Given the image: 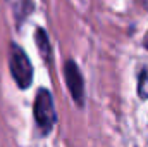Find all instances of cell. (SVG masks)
I'll return each mask as SVG.
<instances>
[{"label": "cell", "mask_w": 148, "mask_h": 147, "mask_svg": "<svg viewBox=\"0 0 148 147\" xmlns=\"http://www.w3.org/2000/svg\"><path fill=\"white\" fill-rule=\"evenodd\" d=\"M35 119L43 133H48L55 123V107L48 90L41 88L35 99Z\"/></svg>", "instance_id": "2"}, {"label": "cell", "mask_w": 148, "mask_h": 147, "mask_svg": "<svg viewBox=\"0 0 148 147\" xmlns=\"http://www.w3.org/2000/svg\"><path fill=\"white\" fill-rule=\"evenodd\" d=\"M138 90H140V95H141L143 99H147V97H148V68L141 73V76H140Z\"/></svg>", "instance_id": "6"}, {"label": "cell", "mask_w": 148, "mask_h": 147, "mask_svg": "<svg viewBox=\"0 0 148 147\" xmlns=\"http://www.w3.org/2000/svg\"><path fill=\"white\" fill-rule=\"evenodd\" d=\"M35 40H36V45L40 49V54L43 55L45 61H50V55H52V49H50V42H48V37L45 33V30L38 28L36 35H35Z\"/></svg>", "instance_id": "5"}, {"label": "cell", "mask_w": 148, "mask_h": 147, "mask_svg": "<svg viewBox=\"0 0 148 147\" xmlns=\"http://www.w3.org/2000/svg\"><path fill=\"white\" fill-rule=\"evenodd\" d=\"M5 2L10 7V10H12L17 23L26 19L33 10V0H5Z\"/></svg>", "instance_id": "4"}, {"label": "cell", "mask_w": 148, "mask_h": 147, "mask_svg": "<svg viewBox=\"0 0 148 147\" xmlns=\"http://www.w3.org/2000/svg\"><path fill=\"white\" fill-rule=\"evenodd\" d=\"M145 45H147V49H148V33H147V37H145Z\"/></svg>", "instance_id": "7"}, {"label": "cell", "mask_w": 148, "mask_h": 147, "mask_svg": "<svg viewBox=\"0 0 148 147\" xmlns=\"http://www.w3.org/2000/svg\"><path fill=\"white\" fill-rule=\"evenodd\" d=\"M66 81H67V87L73 94V99L81 106L83 104V95H84V85H83V76L79 73L77 66L74 61H67L66 62Z\"/></svg>", "instance_id": "3"}, {"label": "cell", "mask_w": 148, "mask_h": 147, "mask_svg": "<svg viewBox=\"0 0 148 147\" xmlns=\"http://www.w3.org/2000/svg\"><path fill=\"white\" fill-rule=\"evenodd\" d=\"M10 73L21 88H28L33 81V66L24 50L17 45L10 47Z\"/></svg>", "instance_id": "1"}]
</instances>
